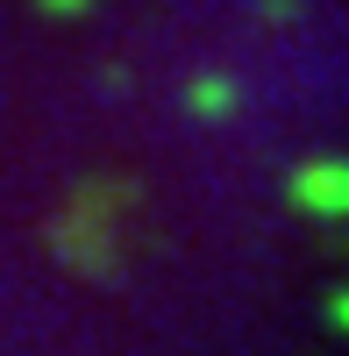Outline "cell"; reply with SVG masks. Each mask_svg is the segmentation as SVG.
<instances>
[{"mask_svg": "<svg viewBox=\"0 0 349 356\" xmlns=\"http://www.w3.org/2000/svg\"><path fill=\"white\" fill-rule=\"evenodd\" d=\"M293 200L307 214H349V164H300L293 171Z\"/></svg>", "mask_w": 349, "mask_h": 356, "instance_id": "6da1fadb", "label": "cell"}, {"mask_svg": "<svg viewBox=\"0 0 349 356\" xmlns=\"http://www.w3.org/2000/svg\"><path fill=\"white\" fill-rule=\"evenodd\" d=\"M193 100H200V114H221V107H236V93H221V86H214V79H207V86H200V93H193Z\"/></svg>", "mask_w": 349, "mask_h": 356, "instance_id": "7a4b0ae2", "label": "cell"}, {"mask_svg": "<svg viewBox=\"0 0 349 356\" xmlns=\"http://www.w3.org/2000/svg\"><path fill=\"white\" fill-rule=\"evenodd\" d=\"M328 307H335V328H349V292H335Z\"/></svg>", "mask_w": 349, "mask_h": 356, "instance_id": "3957f363", "label": "cell"}, {"mask_svg": "<svg viewBox=\"0 0 349 356\" xmlns=\"http://www.w3.org/2000/svg\"><path fill=\"white\" fill-rule=\"evenodd\" d=\"M43 8H50V15H72V8H86V0H43Z\"/></svg>", "mask_w": 349, "mask_h": 356, "instance_id": "277c9868", "label": "cell"}]
</instances>
